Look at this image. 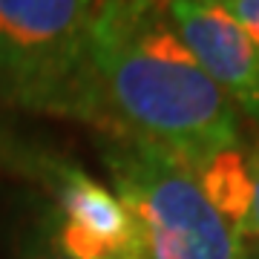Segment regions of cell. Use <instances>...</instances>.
<instances>
[{"label":"cell","mask_w":259,"mask_h":259,"mask_svg":"<svg viewBox=\"0 0 259 259\" xmlns=\"http://www.w3.org/2000/svg\"><path fill=\"white\" fill-rule=\"evenodd\" d=\"M69 118L196 161L242 144L239 115L170 23L167 0H98Z\"/></svg>","instance_id":"obj_1"},{"label":"cell","mask_w":259,"mask_h":259,"mask_svg":"<svg viewBox=\"0 0 259 259\" xmlns=\"http://www.w3.org/2000/svg\"><path fill=\"white\" fill-rule=\"evenodd\" d=\"M101 153L139 225L141 259H242L245 242L213 210L185 158L136 139H104Z\"/></svg>","instance_id":"obj_2"},{"label":"cell","mask_w":259,"mask_h":259,"mask_svg":"<svg viewBox=\"0 0 259 259\" xmlns=\"http://www.w3.org/2000/svg\"><path fill=\"white\" fill-rule=\"evenodd\" d=\"M98 0H0V98L69 118Z\"/></svg>","instance_id":"obj_3"},{"label":"cell","mask_w":259,"mask_h":259,"mask_svg":"<svg viewBox=\"0 0 259 259\" xmlns=\"http://www.w3.org/2000/svg\"><path fill=\"white\" fill-rule=\"evenodd\" d=\"M40 176L55 193V248L69 259H141L139 225L121 196L87 170L49 158Z\"/></svg>","instance_id":"obj_4"},{"label":"cell","mask_w":259,"mask_h":259,"mask_svg":"<svg viewBox=\"0 0 259 259\" xmlns=\"http://www.w3.org/2000/svg\"><path fill=\"white\" fill-rule=\"evenodd\" d=\"M170 23L225 98L259 127V47L213 0H167Z\"/></svg>","instance_id":"obj_5"},{"label":"cell","mask_w":259,"mask_h":259,"mask_svg":"<svg viewBox=\"0 0 259 259\" xmlns=\"http://www.w3.org/2000/svg\"><path fill=\"white\" fill-rule=\"evenodd\" d=\"M193 176L213 204V210L225 219L242 242L250 239V207H253V182H250V167H248V153L236 147L216 150L213 156L196 161Z\"/></svg>","instance_id":"obj_6"},{"label":"cell","mask_w":259,"mask_h":259,"mask_svg":"<svg viewBox=\"0 0 259 259\" xmlns=\"http://www.w3.org/2000/svg\"><path fill=\"white\" fill-rule=\"evenodd\" d=\"M47 161H49V158L26 153V150L20 147L18 141L6 133V127L0 124V164H3V167H26L29 173L40 176V173H44V167H47Z\"/></svg>","instance_id":"obj_7"},{"label":"cell","mask_w":259,"mask_h":259,"mask_svg":"<svg viewBox=\"0 0 259 259\" xmlns=\"http://www.w3.org/2000/svg\"><path fill=\"white\" fill-rule=\"evenodd\" d=\"M213 3H219L222 9L231 12L233 20L253 37V44L259 47V0H213Z\"/></svg>","instance_id":"obj_8"},{"label":"cell","mask_w":259,"mask_h":259,"mask_svg":"<svg viewBox=\"0 0 259 259\" xmlns=\"http://www.w3.org/2000/svg\"><path fill=\"white\" fill-rule=\"evenodd\" d=\"M248 167L250 182H253V207H250V239L259 242V139L248 150Z\"/></svg>","instance_id":"obj_9"},{"label":"cell","mask_w":259,"mask_h":259,"mask_svg":"<svg viewBox=\"0 0 259 259\" xmlns=\"http://www.w3.org/2000/svg\"><path fill=\"white\" fill-rule=\"evenodd\" d=\"M26 259H69V256H64L58 248H52V250H40V253H32V256H26Z\"/></svg>","instance_id":"obj_10"},{"label":"cell","mask_w":259,"mask_h":259,"mask_svg":"<svg viewBox=\"0 0 259 259\" xmlns=\"http://www.w3.org/2000/svg\"><path fill=\"white\" fill-rule=\"evenodd\" d=\"M242 259H259V248H256V245H245V250H242Z\"/></svg>","instance_id":"obj_11"}]
</instances>
